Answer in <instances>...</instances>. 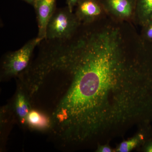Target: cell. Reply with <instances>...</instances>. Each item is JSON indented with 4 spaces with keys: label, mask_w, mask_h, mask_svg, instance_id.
Segmentation results:
<instances>
[{
    "label": "cell",
    "mask_w": 152,
    "mask_h": 152,
    "mask_svg": "<svg viewBox=\"0 0 152 152\" xmlns=\"http://www.w3.org/2000/svg\"><path fill=\"white\" fill-rule=\"evenodd\" d=\"M60 69L70 83L53 118L66 135L104 141L152 122V46L133 23L107 16L82 24Z\"/></svg>",
    "instance_id": "obj_1"
},
{
    "label": "cell",
    "mask_w": 152,
    "mask_h": 152,
    "mask_svg": "<svg viewBox=\"0 0 152 152\" xmlns=\"http://www.w3.org/2000/svg\"><path fill=\"white\" fill-rule=\"evenodd\" d=\"M43 40L37 37L30 40L19 50L7 53L2 64V77L18 76L26 70L31 62L36 47H38Z\"/></svg>",
    "instance_id": "obj_2"
},
{
    "label": "cell",
    "mask_w": 152,
    "mask_h": 152,
    "mask_svg": "<svg viewBox=\"0 0 152 152\" xmlns=\"http://www.w3.org/2000/svg\"><path fill=\"white\" fill-rule=\"evenodd\" d=\"M81 22L75 14L67 7L56 9L47 27L48 39H64L71 37L80 26Z\"/></svg>",
    "instance_id": "obj_3"
},
{
    "label": "cell",
    "mask_w": 152,
    "mask_h": 152,
    "mask_svg": "<svg viewBox=\"0 0 152 152\" xmlns=\"http://www.w3.org/2000/svg\"><path fill=\"white\" fill-rule=\"evenodd\" d=\"M107 14L112 18L135 25L136 0H102Z\"/></svg>",
    "instance_id": "obj_4"
},
{
    "label": "cell",
    "mask_w": 152,
    "mask_h": 152,
    "mask_svg": "<svg viewBox=\"0 0 152 152\" xmlns=\"http://www.w3.org/2000/svg\"><path fill=\"white\" fill-rule=\"evenodd\" d=\"M75 13L83 24L94 23L108 15L102 0H80Z\"/></svg>",
    "instance_id": "obj_5"
},
{
    "label": "cell",
    "mask_w": 152,
    "mask_h": 152,
    "mask_svg": "<svg viewBox=\"0 0 152 152\" xmlns=\"http://www.w3.org/2000/svg\"><path fill=\"white\" fill-rule=\"evenodd\" d=\"M56 2L57 0H35L33 6L37 14L38 37L45 39L48 24L56 10Z\"/></svg>",
    "instance_id": "obj_6"
},
{
    "label": "cell",
    "mask_w": 152,
    "mask_h": 152,
    "mask_svg": "<svg viewBox=\"0 0 152 152\" xmlns=\"http://www.w3.org/2000/svg\"><path fill=\"white\" fill-rule=\"evenodd\" d=\"M15 110L22 124L26 125L27 118L31 110L29 97L22 86L19 88L15 99Z\"/></svg>",
    "instance_id": "obj_7"
},
{
    "label": "cell",
    "mask_w": 152,
    "mask_h": 152,
    "mask_svg": "<svg viewBox=\"0 0 152 152\" xmlns=\"http://www.w3.org/2000/svg\"><path fill=\"white\" fill-rule=\"evenodd\" d=\"M152 20V0H136L135 25L142 26Z\"/></svg>",
    "instance_id": "obj_8"
},
{
    "label": "cell",
    "mask_w": 152,
    "mask_h": 152,
    "mask_svg": "<svg viewBox=\"0 0 152 152\" xmlns=\"http://www.w3.org/2000/svg\"><path fill=\"white\" fill-rule=\"evenodd\" d=\"M26 125L32 129L45 130L52 127V121L36 110H31L27 118Z\"/></svg>",
    "instance_id": "obj_9"
},
{
    "label": "cell",
    "mask_w": 152,
    "mask_h": 152,
    "mask_svg": "<svg viewBox=\"0 0 152 152\" xmlns=\"http://www.w3.org/2000/svg\"><path fill=\"white\" fill-rule=\"evenodd\" d=\"M144 140L143 135L139 134L127 141L122 142L118 148L117 152H129L132 151L141 143Z\"/></svg>",
    "instance_id": "obj_10"
},
{
    "label": "cell",
    "mask_w": 152,
    "mask_h": 152,
    "mask_svg": "<svg viewBox=\"0 0 152 152\" xmlns=\"http://www.w3.org/2000/svg\"><path fill=\"white\" fill-rule=\"evenodd\" d=\"M140 35L145 42L152 45V20L142 26Z\"/></svg>",
    "instance_id": "obj_11"
},
{
    "label": "cell",
    "mask_w": 152,
    "mask_h": 152,
    "mask_svg": "<svg viewBox=\"0 0 152 152\" xmlns=\"http://www.w3.org/2000/svg\"><path fill=\"white\" fill-rule=\"evenodd\" d=\"M79 1L80 0H66L67 7L71 12H73L74 8L77 6Z\"/></svg>",
    "instance_id": "obj_12"
},
{
    "label": "cell",
    "mask_w": 152,
    "mask_h": 152,
    "mask_svg": "<svg viewBox=\"0 0 152 152\" xmlns=\"http://www.w3.org/2000/svg\"><path fill=\"white\" fill-rule=\"evenodd\" d=\"M113 150H112L110 147L108 146L107 145H104L100 146L98 148L97 152H113Z\"/></svg>",
    "instance_id": "obj_13"
},
{
    "label": "cell",
    "mask_w": 152,
    "mask_h": 152,
    "mask_svg": "<svg viewBox=\"0 0 152 152\" xmlns=\"http://www.w3.org/2000/svg\"><path fill=\"white\" fill-rule=\"evenodd\" d=\"M145 151L152 152V142H149L147 144L145 149Z\"/></svg>",
    "instance_id": "obj_14"
},
{
    "label": "cell",
    "mask_w": 152,
    "mask_h": 152,
    "mask_svg": "<svg viewBox=\"0 0 152 152\" xmlns=\"http://www.w3.org/2000/svg\"><path fill=\"white\" fill-rule=\"evenodd\" d=\"M23 1H24L26 2L33 6L34 5V3L35 1V0H23Z\"/></svg>",
    "instance_id": "obj_15"
}]
</instances>
